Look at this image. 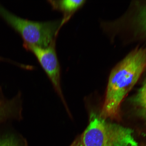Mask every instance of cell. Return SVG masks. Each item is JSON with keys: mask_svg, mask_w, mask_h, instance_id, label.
<instances>
[{"mask_svg": "<svg viewBox=\"0 0 146 146\" xmlns=\"http://www.w3.org/2000/svg\"><path fill=\"white\" fill-rule=\"evenodd\" d=\"M146 68V48L137 47L111 71L102 112L104 117L117 114L120 104Z\"/></svg>", "mask_w": 146, "mask_h": 146, "instance_id": "1", "label": "cell"}, {"mask_svg": "<svg viewBox=\"0 0 146 146\" xmlns=\"http://www.w3.org/2000/svg\"><path fill=\"white\" fill-rule=\"evenodd\" d=\"M81 137L84 146H139L130 129L106 121L91 110Z\"/></svg>", "mask_w": 146, "mask_h": 146, "instance_id": "2", "label": "cell"}, {"mask_svg": "<svg viewBox=\"0 0 146 146\" xmlns=\"http://www.w3.org/2000/svg\"><path fill=\"white\" fill-rule=\"evenodd\" d=\"M0 16L21 35L25 44L46 47L55 41L54 38L63 20L44 22L30 21L13 14L0 4Z\"/></svg>", "mask_w": 146, "mask_h": 146, "instance_id": "3", "label": "cell"}, {"mask_svg": "<svg viewBox=\"0 0 146 146\" xmlns=\"http://www.w3.org/2000/svg\"><path fill=\"white\" fill-rule=\"evenodd\" d=\"M55 41L48 46L41 47L24 44L25 47L35 56L47 74L70 117L72 116L64 97L61 86V68L55 48Z\"/></svg>", "mask_w": 146, "mask_h": 146, "instance_id": "4", "label": "cell"}, {"mask_svg": "<svg viewBox=\"0 0 146 146\" xmlns=\"http://www.w3.org/2000/svg\"><path fill=\"white\" fill-rule=\"evenodd\" d=\"M21 93L0 104V126L23 118V102Z\"/></svg>", "mask_w": 146, "mask_h": 146, "instance_id": "5", "label": "cell"}, {"mask_svg": "<svg viewBox=\"0 0 146 146\" xmlns=\"http://www.w3.org/2000/svg\"><path fill=\"white\" fill-rule=\"evenodd\" d=\"M53 9L63 13L64 23L70 18L74 13L84 4V0H60L48 1Z\"/></svg>", "mask_w": 146, "mask_h": 146, "instance_id": "6", "label": "cell"}, {"mask_svg": "<svg viewBox=\"0 0 146 146\" xmlns=\"http://www.w3.org/2000/svg\"><path fill=\"white\" fill-rule=\"evenodd\" d=\"M0 146H20V140L13 133H7L0 137Z\"/></svg>", "mask_w": 146, "mask_h": 146, "instance_id": "7", "label": "cell"}, {"mask_svg": "<svg viewBox=\"0 0 146 146\" xmlns=\"http://www.w3.org/2000/svg\"><path fill=\"white\" fill-rule=\"evenodd\" d=\"M136 101L146 117V81L139 91L136 98Z\"/></svg>", "mask_w": 146, "mask_h": 146, "instance_id": "8", "label": "cell"}, {"mask_svg": "<svg viewBox=\"0 0 146 146\" xmlns=\"http://www.w3.org/2000/svg\"><path fill=\"white\" fill-rule=\"evenodd\" d=\"M137 19L139 25L146 35V6L140 9Z\"/></svg>", "mask_w": 146, "mask_h": 146, "instance_id": "9", "label": "cell"}, {"mask_svg": "<svg viewBox=\"0 0 146 146\" xmlns=\"http://www.w3.org/2000/svg\"><path fill=\"white\" fill-rule=\"evenodd\" d=\"M71 146H84L81 137L78 138Z\"/></svg>", "mask_w": 146, "mask_h": 146, "instance_id": "10", "label": "cell"}, {"mask_svg": "<svg viewBox=\"0 0 146 146\" xmlns=\"http://www.w3.org/2000/svg\"><path fill=\"white\" fill-rule=\"evenodd\" d=\"M7 98H5L3 94V89L0 86V104L2 103Z\"/></svg>", "mask_w": 146, "mask_h": 146, "instance_id": "11", "label": "cell"}]
</instances>
